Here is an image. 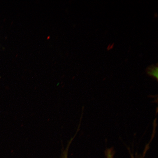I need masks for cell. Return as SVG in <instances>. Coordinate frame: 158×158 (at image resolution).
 Here are the masks:
<instances>
[{"label": "cell", "instance_id": "3", "mask_svg": "<svg viewBox=\"0 0 158 158\" xmlns=\"http://www.w3.org/2000/svg\"><path fill=\"white\" fill-rule=\"evenodd\" d=\"M107 153L108 158H112V152L111 150H108Z\"/></svg>", "mask_w": 158, "mask_h": 158}, {"label": "cell", "instance_id": "1", "mask_svg": "<svg viewBox=\"0 0 158 158\" xmlns=\"http://www.w3.org/2000/svg\"><path fill=\"white\" fill-rule=\"evenodd\" d=\"M147 73L150 76L155 78L157 80L158 77V68L157 66H151L147 69Z\"/></svg>", "mask_w": 158, "mask_h": 158}, {"label": "cell", "instance_id": "2", "mask_svg": "<svg viewBox=\"0 0 158 158\" xmlns=\"http://www.w3.org/2000/svg\"><path fill=\"white\" fill-rule=\"evenodd\" d=\"M77 133L76 134V135H75L73 137L72 139H71L70 141H69V143L68 144V145L67 146L66 148V149L64 150V152H63L62 154V158H68V151L69 150V146H70L71 143L73 140L74 139L75 136L76 135Z\"/></svg>", "mask_w": 158, "mask_h": 158}]
</instances>
